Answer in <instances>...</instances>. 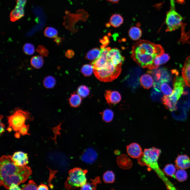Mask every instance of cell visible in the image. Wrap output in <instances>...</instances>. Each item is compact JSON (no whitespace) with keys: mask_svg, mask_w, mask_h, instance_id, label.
Returning a JSON list of instances; mask_svg holds the SVG:
<instances>
[{"mask_svg":"<svg viewBox=\"0 0 190 190\" xmlns=\"http://www.w3.org/2000/svg\"><path fill=\"white\" fill-rule=\"evenodd\" d=\"M110 47L101 48L99 56L90 64L96 77L101 82H111L120 75L124 59L118 54L109 51Z\"/></svg>","mask_w":190,"mask_h":190,"instance_id":"6da1fadb","label":"cell"},{"mask_svg":"<svg viewBox=\"0 0 190 190\" xmlns=\"http://www.w3.org/2000/svg\"><path fill=\"white\" fill-rule=\"evenodd\" d=\"M10 155H3L0 159V185L9 189L13 183L19 185L25 182L32 174L31 168L25 165H15Z\"/></svg>","mask_w":190,"mask_h":190,"instance_id":"7a4b0ae2","label":"cell"},{"mask_svg":"<svg viewBox=\"0 0 190 190\" xmlns=\"http://www.w3.org/2000/svg\"><path fill=\"white\" fill-rule=\"evenodd\" d=\"M131 53L132 58L139 66L152 70L155 69V59L163 54L164 50L159 44L140 40L133 45Z\"/></svg>","mask_w":190,"mask_h":190,"instance_id":"3957f363","label":"cell"},{"mask_svg":"<svg viewBox=\"0 0 190 190\" xmlns=\"http://www.w3.org/2000/svg\"><path fill=\"white\" fill-rule=\"evenodd\" d=\"M161 152L160 149L155 147L145 149L141 155L137 159L138 162L140 165L152 168L157 173L161 170L158 164Z\"/></svg>","mask_w":190,"mask_h":190,"instance_id":"277c9868","label":"cell"},{"mask_svg":"<svg viewBox=\"0 0 190 190\" xmlns=\"http://www.w3.org/2000/svg\"><path fill=\"white\" fill-rule=\"evenodd\" d=\"M87 171L78 168L70 170L65 183L66 188L68 189L81 187L87 183Z\"/></svg>","mask_w":190,"mask_h":190,"instance_id":"5b68a950","label":"cell"},{"mask_svg":"<svg viewBox=\"0 0 190 190\" xmlns=\"http://www.w3.org/2000/svg\"><path fill=\"white\" fill-rule=\"evenodd\" d=\"M170 8L167 12L165 20L167 25L166 32L172 31L178 29L182 25V17L175 9L174 0H170Z\"/></svg>","mask_w":190,"mask_h":190,"instance_id":"8992f818","label":"cell"},{"mask_svg":"<svg viewBox=\"0 0 190 190\" xmlns=\"http://www.w3.org/2000/svg\"><path fill=\"white\" fill-rule=\"evenodd\" d=\"M30 113L21 110H17L12 115L7 117L9 126L18 132L25 124L26 120L30 119Z\"/></svg>","mask_w":190,"mask_h":190,"instance_id":"52a82bcc","label":"cell"},{"mask_svg":"<svg viewBox=\"0 0 190 190\" xmlns=\"http://www.w3.org/2000/svg\"><path fill=\"white\" fill-rule=\"evenodd\" d=\"M172 72L175 74V77L173 83V91L169 97L173 103L176 105L181 95L184 93L183 90L185 83L183 77L178 75L177 71L173 70Z\"/></svg>","mask_w":190,"mask_h":190,"instance_id":"ba28073f","label":"cell"},{"mask_svg":"<svg viewBox=\"0 0 190 190\" xmlns=\"http://www.w3.org/2000/svg\"><path fill=\"white\" fill-rule=\"evenodd\" d=\"M27 0H16V4L14 9L11 12L10 19L12 22L15 21L24 15V7Z\"/></svg>","mask_w":190,"mask_h":190,"instance_id":"9c48e42d","label":"cell"},{"mask_svg":"<svg viewBox=\"0 0 190 190\" xmlns=\"http://www.w3.org/2000/svg\"><path fill=\"white\" fill-rule=\"evenodd\" d=\"M27 154L21 151L15 152L12 156L11 159L14 164L21 167L27 164L28 163Z\"/></svg>","mask_w":190,"mask_h":190,"instance_id":"30bf717a","label":"cell"},{"mask_svg":"<svg viewBox=\"0 0 190 190\" xmlns=\"http://www.w3.org/2000/svg\"><path fill=\"white\" fill-rule=\"evenodd\" d=\"M104 96L107 103L110 105L116 104L121 100V96L117 91L106 90Z\"/></svg>","mask_w":190,"mask_h":190,"instance_id":"8fae6325","label":"cell"},{"mask_svg":"<svg viewBox=\"0 0 190 190\" xmlns=\"http://www.w3.org/2000/svg\"><path fill=\"white\" fill-rule=\"evenodd\" d=\"M96 151L92 148H88L85 150L80 156L81 160L88 164L94 163L97 157Z\"/></svg>","mask_w":190,"mask_h":190,"instance_id":"7c38bea8","label":"cell"},{"mask_svg":"<svg viewBox=\"0 0 190 190\" xmlns=\"http://www.w3.org/2000/svg\"><path fill=\"white\" fill-rule=\"evenodd\" d=\"M126 148L127 154L132 158L138 159L142 153L141 147L137 143H131L127 145Z\"/></svg>","mask_w":190,"mask_h":190,"instance_id":"4fadbf2b","label":"cell"},{"mask_svg":"<svg viewBox=\"0 0 190 190\" xmlns=\"http://www.w3.org/2000/svg\"><path fill=\"white\" fill-rule=\"evenodd\" d=\"M175 166L177 169H186L190 168V158L186 155H178L175 160Z\"/></svg>","mask_w":190,"mask_h":190,"instance_id":"5bb4252c","label":"cell"},{"mask_svg":"<svg viewBox=\"0 0 190 190\" xmlns=\"http://www.w3.org/2000/svg\"><path fill=\"white\" fill-rule=\"evenodd\" d=\"M116 162L118 166L123 169H130L132 167V165L131 160L125 154H121L118 156Z\"/></svg>","mask_w":190,"mask_h":190,"instance_id":"9a60e30c","label":"cell"},{"mask_svg":"<svg viewBox=\"0 0 190 190\" xmlns=\"http://www.w3.org/2000/svg\"><path fill=\"white\" fill-rule=\"evenodd\" d=\"M182 73L185 84L190 87V55L186 59L182 68Z\"/></svg>","mask_w":190,"mask_h":190,"instance_id":"2e32d148","label":"cell"},{"mask_svg":"<svg viewBox=\"0 0 190 190\" xmlns=\"http://www.w3.org/2000/svg\"><path fill=\"white\" fill-rule=\"evenodd\" d=\"M140 81L141 85L145 89H149L151 88L154 83L152 77L148 74L142 75L140 78Z\"/></svg>","mask_w":190,"mask_h":190,"instance_id":"e0dca14e","label":"cell"},{"mask_svg":"<svg viewBox=\"0 0 190 190\" xmlns=\"http://www.w3.org/2000/svg\"><path fill=\"white\" fill-rule=\"evenodd\" d=\"M82 97L77 93L75 92L72 94L68 99L70 106L73 107H77L81 104Z\"/></svg>","mask_w":190,"mask_h":190,"instance_id":"ac0fdd59","label":"cell"},{"mask_svg":"<svg viewBox=\"0 0 190 190\" xmlns=\"http://www.w3.org/2000/svg\"><path fill=\"white\" fill-rule=\"evenodd\" d=\"M123 17L120 14H113L110 19L109 23L113 27H117L119 26L123 23Z\"/></svg>","mask_w":190,"mask_h":190,"instance_id":"d6986e66","label":"cell"},{"mask_svg":"<svg viewBox=\"0 0 190 190\" xmlns=\"http://www.w3.org/2000/svg\"><path fill=\"white\" fill-rule=\"evenodd\" d=\"M142 32L141 30L139 27L132 26L129 30V36L133 40H137L141 37Z\"/></svg>","mask_w":190,"mask_h":190,"instance_id":"ffe728a7","label":"cell"},{"mask_svg":"<svg viewBox=\"0 0 190 190\" xmlns=\"http://www.w3.org/2000/svg\"><path fill=\"white\" fill-rule=\"evenodd\" d=\"M162 101L165 107L170 111H172L177 109L176 105L173 103L169 96H164L162 98Z\"/></svg>","mask_w":190,"mask_h":190,"instance_id":"44dd1931","label":"cell"},{"mask_svg":"<svg viewBox=\"0 0 190 190\" xmlns=\"http://www.w3.org/2000/svg\"><path fill=\"white\" fill-rule=\"evenodd\" d=\"M44 63L43 58L41 56L36 55L33 56L30 60L31 65L36 69H39L43 66Z\"/></svg>","mask_w":190,"mask_h":190,"instance_id":"7402d4cb","label":"cell"},{"mask_svg":"<svg viewBox=\"0 0 190 190\" xmlns=\"http://www.w3.org/2000/svg\"><path fill=\"white\" fill-rule=\"evenodd\" d=\"M101 54V50L98 48H93L89 51L86 54V58L90 60H94L98 58Z\"/></svg>","mask_w":190,"mask_h":190,"instance_id":"603a6c76","label":"cell"},{"mask_svg":"<svg viewBox=\"0 0 190 190\" xmlns=\"http://www.w3.org/2000/svg\"><path fill=\"white\" fill-rule=\"evenodd\" d=\"M104 182L106 183H112L115 180V176L114 173L112 171H107L105 172L103 176Z\"/></svg>","mask_w":190,"mask_h":190,"instance_id":"cb8c5ba5","label":"cell"},{"mask_svg":"<svg viewBox=\"0 0 190 190\" xmlns=\"http://www.w3.org/2000/svg\"><path fill=\"white\" fill-rule=\"evenodd\" d=\"M164 173L167 175L175 178L174 174L176 169L172 164L166 165L163 169Z\"/></svg>","mask_w":190,"mask_h":190,"instance_id":"d4e9b609","label":"cell"},{"mask_svg":"<svg viewBox=\"0 0 190 190\" xmlns=\"http://www.w3.org/2000/svg\"><path fill=\"white\" fill-rule=\"evenodd\" d=\"M90 91L89 88L84 85L79 86L77 89V93L82 98L87 97L89 94Z\"/></svg>","mask_w":190,"mask_h":190,"instance_id":"484cf974","label":"cell"},{"mask_svg":"<svg viewBox=\"0 0 190 190\" xmlns=\"http://www.w3.org/2000/svg\"><path fill=\"white\" fill-rule=\"evenodd\" d=\"M55 83L56 80L55 78L51 76L46 77L43 81L44 86L47 88H53L55 86Z\"/></svg>","mask_w":190,"mask_h":190,"instance_id":"4316f807","label":"cell"},{"mask_svg":"<svg viewBox=\"0 0 190 190\" xmlns=\"http://www.w3.org/2000/svg\"><path fill=\"white\" fill-rule=\"evenodd\" d=\"M175 178L180 182L185 181L187 178V174L186 171L184 169H180L178 170L175 175Z\"/></svg>","mask_w":190,"mask_h":190,"instance_id":"83f0119b","label":"cell"},{"mask_svg":"<svg viewBox=\"0 0 190 190\" xmlns=\"http://www.w3.org/2000/svg\"><path fill=\"white\" fill-rule=\"evenodd\" d=\"M45 36L48 37L55 38L57 36L58 31L56 29L51 27H48L44 31Z\"/></svg>","mask_w":190,"mask_h":190,"instance_id":"f1b7e54d","label":"cell"},{"mask_svg":"<svg viewBox=\"0 0 190 190\" xmlns=\"http://www.w3.org/2000/svg\"><path fill=\"white\" fill-rule=\"evenodd\" d=\"M113 111L110 109L105 110L102 113V118L105 122H108L111 121L113 117Z\"/></svg>","mask_w":190,"mask_h":190,"instance_id":"f546056e","label":"cell"},{"mask_svg":"<svg viewBox=\"0 0 190 190\" xmlns=\"http://www.w3.org/2000/svg\"><path fill=\"white\" fill-rule=\"evenodd\" d=\"M158 83L160 85V90L165 95L170 96L172 94L173 92L172 89L167 83H168L166 82Z\"/></svg>","mask_w":190,"mask_h":190,"instance_id":"4dcf8cb0","label":"cell"},{"mask_svg":"<svg viewBox=\"0 0 190 190\" xmlns=\"http://www.w3.org/2000/svg\"><path fill=\"white\" fill-rule=\"evenodd\" d=\"M93 70V68L91 64H86L83 65L80 70L82 73L85 77L91 76Z\"/></svg>","mask_w":190,"mask_h":190,"instance_id":"1f68e13d","label":"cell"},{"mask_svg":"<svg viewBox=\"0 0 190 190\" xmlns=\"http://www.w3.org/2000/svg\"><path fill=\"white\" fill-rule=\"evenodd\" d=\"M23 49L25 54L28 55L33 54L35 51L34 46L32 44L29 43H26L24 45Z\"/></svg>","mask_w":190,"mask_h":190,"instance_id":"d6a6232c","label":"cell"},{"mask_svg":"<svg viewBox=\"0 0 190 190\" xmlns=\"http://www.w3.org/2000/svg\"><path fill=\"white\" fill-rule=\"evenodd\" d=\"M38 187L36 184L32 180H30L27 184L23 185L22 190H37Z\"/></svg>","mask_w":190,"mask_h":190,"instance_id":"836d02e7","label":"cell"},{"mask_svg":"<svg viewBox=\"0 0 190 190\" xmlns=\"http://www.w3.org/2000/svg\"><path fill=\"white\" fill-rule=\"evenodd\" d=\"M36 50V52L42 57H47L49 54V52L48 50L43 45H39L37 46Z\"/></svg>","mask_w":190,"mask_h":190,"instance_id":"e575fe53","label":"cell"},{"mask_svg":"<svg viewBox=\"0 0 190 190\" xmlns=\"http://www.w3.org/2000/svg\"><path fill=\"white\" fill-rule=\"evenodd\" d=\"M169 55L167 54H163L159 57L160 65L166 63L170 59Z\"/></svg>","mask_w":190,"mask_h":190,"instance_id":"d590c367","label":"cell"},{"mask_svg":"<svg viewBox=\"0 0 190 190\" xmlns=\"http://www.w3.org/2000/svg\"><path fill=\"white\" fill-rule=\"evenodd\" d=\"M29 127V126L28 125H25L20 129L18 132H19L22 135H29L30 134L28 132Z\"/></svg>","mask_w":190,"mask_h":190,"instance_id":"8d00e7d4","label":"cell"},{"mask_svg":"<svg viewBox=\"0 0 190 190\" xmlns=\"http://www.w3.org/2000/svg\"><path fill=\"white\" fill-rule=\"evenodd\" d=\"M80 188L82 190H93L95 189V187L91 184L86 183Z\"/></svg>","mask_w":190,"mask_h":190,"instance_id":"74e56055","label":"cell"},{"mask_svg":"<svg viewBox=\"0 0 190 190\" xmlns=\"http://www.w3.org/2000/svg\"><path fill=\"white\" fill-rule=\"evenodd\" d=\"M100 41L102 44V45L101 46V48H105L106 46L109 43L108 37L106 36H104L103 39H101Z\"/></svg>","mask_w":190,"mask_h":190,"instance_id":"f35d334b","label":"cell"},{"mask_svg":"<svg viewBox=\"0 0 190 190\" xmlns=\"http://www.w3.org/2000/svg\"><path fill=\"white\" fill-rule=\"evenodd\" d=\"M74 54V51L72 50H68L65 53V56L68 58H71L73 57Z\"/></svg>","mask_w":190,"mask_h":190,"instance_id":"ab89813d","label":"cell"},{"mask_svg":"<svg viewBox=\"0 0 190 190\" xmlns=\"http://www.w3.org/2000/svg\"><path fill=\"white\" fill-rule=\"evenodd\" d=\"M9 190H22L17 184L13 183H12L10 187Z\"/></svg>","mask_w":190,"mask_h":190,"instance_id":"60d3db41","label":"cell"},{"mask_svg":"<svg viewBox=\"0 0 190 190\" xmlns=\"http://www.w3.org/2000/svg\"><path fill=\"white\" fill-rule=\"evenodd\" d=\"M48 186L45 184H41L38 187L37 190H48Z\"/></svg>","mask_w":190,"mask_h":190,"instance_id":"b9f144b4","label":"cell"},{"mask_svg":"<svg viewBox=\"0 0 190 190\" xmlns=\"http://www.w3.org/2000/svg\"><path fill=\"white\" fill-rule=\"evenodd\" d=\"M5 126L4 124L0 121V135L1 136L4 132Z\"/></svg>","mask_w":190,"mask_h":190,"instance_id":"7bdbcfd3","label":"cell"},{"mask_svg":"<svg viewBox=\"0 0 190 190\" xmlns=\"http://www.w3.org/2000/svg\"><path fill=\"white\" fill-rule=\"evenodd\" d=\"M54 41L57 44L59 45L62 41V39L60 37H58L57 36L54 38Z\"/></svg>","mask_w":190,"mask_h":190,"instance_id":"ee69618b","label":"cell"},{"mask_svg":"<svg viewBox=\"0 0 190 190\" xmlns=\"http://www.w3.org/2000/svg\"><path fill=\"white\" fill-rule=\"evenodd\" d=\"M107 1L113 3H117L120 0H107Z\"/></svg>","mask_w":190,"mask_h":190,"instance_id":"f6af8a7d","label":"cell"},{"mask_svg":"<svg viewBox=\"0 0 190 190\" xmlns=\"http://www.w3.org/2000/svg\"><path fill=\"white\" fill-rule=\"evenodd\" d=\"M20 134L19 132H16L15 134V136L16 138H18L20 137Z\"/></svg>","mask_w":190,"mask_h":190,"instance_id":"bcb514c9","label":"cell"},{"mask_svg":"<svg viewBox=\"0 0 190 190\" xmlns=\"http://www.w3.org/2000/svg\"><path fill=\"white\" fill-rule=\"evenodd\" d=\"M7 130L9 132H10L12 131V128L11 127L8 126L7 129Z\"/></svg>","mask_w":190,"mask_h":190,"instance_id":"7dc6e473","label":"cell"},{"mask_svg":"<svg viewBox=\"0 0 190 190\" xmlns=\"http://www.w3.org/2000/svg\"><path fill=\"white\" fill-rule=\"evenodd\" d=\"M60 125V124H59V125L58 126V127H59ZM54 128L56 131H57L56 129V127H54ZM58 129H57V130H58ZM58 131H56V133H57Z\"/></svg>","mask_w":190,"mask_h":190,"instance_id":"c3c4849f","label":"cell"}]
</instances>
